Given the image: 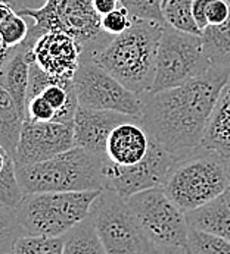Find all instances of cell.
<instances>
[{
    "label": "cell",
    "instance_id": "1",
    "mask_svg": "<svg viewBox=\"0 0 230 254\" xmlns=\"http://www.w3.org/2000/svg\"><path fill=\"white\" fill-rule=\"evenodd\" d=\"M229 79L230 71L211 66L182 85L146 93L140 122L168 153L183 159L201 147L211 110Z\"/></svg>",
    "mask_w": 230,
    "mask_h": 254
},
{
    "label": "cell",
    "instance_id": "2",
    "mask_svg": "<svg viewBox=\"0 0 230 254\" xmlns=\"http://www.w3.org/2000/svg\"><path fill=\"white\" fill-rule=\"evenodd\" d=\"M165 24L134 18L127 31L115 36L104 49L89 56L125 88L143 96L152 88Z\"/></svg>",
    "mask_w": 230,
    "mask_h": 254
},
{
    "label": "cell",
    "instance_id": "3",
    "mask_svg": "<svg viewBox=\"0 0 230 254\" xmlns=\"http://www.w3.org/2000/svg\"><path fill=\"white\" fill-rule=\"evenodd\" d=\"M107 157L73 147L49 160L16 168L24 194L105 190Z\"/></svg>",
    "mask_w": 230,
    "mask_h": 254
},
{
    "label": "cell",
    "instance_id": "4",
    "mask_svg": "<svg viewBox=\"0 0 230 254\" xmlns=\"http://www.w3.org/2000/svg\"><path fill=\"white\" fill-rule=\"evenodd\" d=\"M167 195L186 213L230 188V159L199 147L179 159L162 185Z\"/></svg>",
    "mask_w": 230,
    "mask_h": 254
},
{
    "label": "cell",
    "instance_id": "5",
    "mask_svg": "<svg viewBox=\"0 0 230 254\" xmlns=\"http://www.w3.org/2000/svg\"><path fill=\"white\" fill-rule=\"evenodd\" d=\"M104 190L25 194L15 207L25 235L64 237L86 218Z\"/></svg>",
    "mask_w": 230,
    "mask_h": 254
},
{
    "label": "cell",
    "instance_id": "6",
    "mask_svg": "<svg viewBox=\"0 0 230 254\" xmlns=\"http://www.w3.org/2000/svg\"><path fill=\"white\" fill-rule=\"evenodd\" d=\"M19 13L34 22L30 41L47 31H62L78 43L81 55H93L114 38L102 30V16L95 10L93 0H44L37 9L22 7Z\"/></svg>",
    "mask_w": 230,
    "mask_h": 254
},
{
    "label": "cell",
    "instance_id": "7",
    "mask_svg": "<svg viewBox=\"0 0 230 254\" xmlns=\"http://www.w3.org/2000/svg\"><path fill=\"white\" fill-rule=\"evenodd\" d=\"M127 203L156 252H186L189 234L186 213L162 187L137 192L128 197Z\"/></svg>",
    "mask_w": 230,
    "mask_h": 254
},
{
    "label": "cell",
    "instance_id": "8",
    "mask_svg": "<svg viewBox=\"0 0 230 254\" xmlns=\"http://www.w3.org/2000/svg\"><path fill=\"white\" fill-rule=\"evenodd\" d=\"M90 218L107 254H155L156 249L143 232L127 198L104 190L92 206Z\"/></svg>",
    "mask_w": 230,
    "mask_h": 254
},
{
    "label": "cell",
    "instance_id": "9",
    "mask_svg": "<svg viewBox=\"0 0 230 254\" xmlns=\"http://www.w3.org/2000/svg\"><path fill=\"white\" fill-rule=\"evenodd\" d=\"M210 68L201 36L183 33L165 24L158 47L155 79L149 93L182 85Z\"/></svg>",
    "mask_w": 230,
    "mask_h": 254
},
{
    "label": "cell",
    "instance_id": "10",
    "mask_svg": "<svg viewBox=\"0 0 230 254\" xmlns=\"http://www.w3.org/2000/svg\"><path fill=\"white\" fill-rule=\"evenodd\" d=\"M78 106L98 110H113L140 118L142 96L125 88L111 73L99 66L92 56L81 55L73 78Z\"/></svg>",
    "mask_w": 230,
    "mask_h": 254
},
{
    "label": "cell",
    "instance_id": "11",
    "mask_svg": "<svg viewBox=\"0 0 230 254\" xmlns=\"http://www.w3.org/2000/svg\"><path fill=\"white\" fill-rule=\"evenodd\" d=\"M177 159L152 137L146 157L133 166H116L105 162V190L128 198L137 192L162 187Z\"/></svg>",
    "mask_w": 230,
    "mask_h": 254
},
{
    "label": "cell",
    "instance_id": "12",
    "mask_svg": "<svg viewBox=\"0 0 230 254\" xmlns=\"http://www.w3.org/2000/svg\"><path fill=\"white\" fill-rule=\"evenodd\" d=\"M74 147L73 124L31 122L25 119L15 150L16 168L49 160Z\"/></svg>",
    "mask_w": 230,
    "mask_h": 254
},
{
    "label": "cell",
    "instance_id": "13",
    "mask_svg": "<svg viewBox=\"0 0 230 254\" xmlns=\"http://www.w3.org/2000/svg\"><path fill=\"white\" fill-rule=\"evenodd\" d=\"M30 46L28 58L47 75L73 81L81 59V49L76 40L62 31H47L34 41L25 40Z\"/></svg>",
    "mask_w": 230,
    "mask_h": 254
},
{
    "label": "cell",
    "instance_id": "14",
    "mask_svg": "<svg viewBox=\"0 0 230 254\" xmlns=\"http://www.w3.org/2000/svg\"><path fill=\"white\" fill-rule=\"evenodd\" d=\"M131 118L134 116L113 110L89 109L78 106L73 121L74 147H80L90 153L107 157L105 150L110 134L116 125Z\"/></svg>",
    "mask_w": 230,
    "mask_h": 254
},
{
    "label": "cell",
    "instance_id": "15",
    "mask_svg": "<svg viewBox=\"0 0 230 254\" xmlns=\"http://www.w3.org/2000/svg\"><path fill=\"white\" fill-rule=\"evenodd\" d=\"M152 135L140 122V118H131L116 125L108 137L105 156L116 166H133L142 162L151 147Z\"/></svg>",
    "mask_w": 230,
    "mask_h": 254
},
{
    "label": "cell",
    "instance_id": "16",
    "mask_svg": "<svg viewBox=\"0 0 230 254\" xmlns=\"http://www.w3.org/2000/svg\"><path fill=\"white\" fill-rule=\"evenodd\" d=\"M201 147L230 159V81L222 88L211 110Z\"/></svg>",
    "mask_w": 230,
    "mask_h": 254
},
{
    "label": "cell",
    "instance_id": "17",
    "mask_svg": "<svg viewBox=\"0 0 230 254\" xmlns=\"http://www.w3.org/2000/svg\"><path fill=\"white\" fill-rule=\"evenodd\" d=\"M186 220L192 229L219 235L230 241V188L207 204L186 212Z\"/></svg>",
    "mask_w": 230,
    "mask_h": 254
},
{
    "label": "cell",
    "instance_id": "18",
    "mask_svg": "<svg viewBox=\"0 0 230 254\" xmlns=\"http://www.w3.org/2000/svg\"><path fill=\"white\" fill-rule=\"evenodd\" d=\"M25 43L15 49L12 58L0 71V84L10 94L19 110L25 115L27 96H28V81H30V58ZM27 118V115H25Z\"/></svg>",
    "mask_w": 230,
    "mask_h": 254
},
{
    "label": "cell",
    "instance_id": "19",
    "mask_svg": "<svg viewBox=\"0 0 230 254\" xmlns=\"http://www.w3.org/2000/svg\"><path fill=\"white\" fill-rule=\"evenodd\" d=\"M24 122L25 115L19 110L10 94L0 84V145L9 156H12V159L15 156Z\"/></svg>",
    "mask_w": 230,
    "mask_h": 254
},
{
    "label": "cell",
    "instance_id": "20",
    "mask_svg": "<svg viewBox=\"0 0 230 254\" xmlns=\"http://www.w3.org/2000/svg\"><path fill=\"white\" fill-rule=\"evenodd\" d=\"M201 40L210 66L230 71V16L225 24L207 27Z\"/></svg>",
    "mask_w": 230,
    "mask_h": 254
},
{
    "label": "cell",
    "instance_id": "21",
    "mask_svg": "<svg viewBox=\"0 0 230 254\" xmlns=\"http://www.w3.org/2000/svg\"><path fill=\"white\" fill-rule=\"evenodd\" d=\"M62 254H107L90 215L64 235Z\"/></svg>",
    "mask_w": 230,
    "mask_h": 254
},
{
    "label": "cell",
    "instance_id": "22",
    "mask_svg": "<svg viewBox=\"0 0 230 254\" xmlns=\"http://www.w3.org/2000/svg\"><path fill=\"white\" fill-rule=\"evenodd\" d=\"M193 1L195 0H168L162 9L164 19L168 25L174 27L176 30L201 36V30L196 27L192 16Z\"/></svg>",
    "mask_w": 230,
    "mask_h": 254
},
{
    "label": "cell",
    "instance_id": "23",
    "mask_svg": "<svg viewBox=\"0 0 230 254\" xmlns=\"http://www.w3.org/2000/svg\"><path fill=\"white\" fill-rule=\"evenodd\" d=\"M64 237L21 235L9 254H62Z\"/></svg>",
    "mask_w": 230,
    "mask_h": 254
},
{
    "label": "cell",
    "instance_id": "24",
    "mask_svg": "<svg viewBox=\"0 0 230 254\" xmlns=\"http://www.w3.org/2000/svg\"><path fill=\"white\" fill-rule=\"evenodd\" d=\"M186 254H230V241L219 235L189 228Z\"/></svg>",
    "mask_w": 230,
    "mask_h": 254
},
{
    "label": "cell",
    "instance_id": "25",
    "mask_svg": "<svg viewBox=\"0 0 230 254\" xmlns=\"http://www.w3.org/2000/svg\"><path fill=\"white\" fill-rule=\"evenodd\" d=\"M24 191L16 175V165L12 157L6 160L3 171L0 172V204L9 209H15L24 198Z\"/></svg>",
    "mask_w": 230,
    "mask_h": 254
},
{
    "label": "cell",
    "instance_id": "26",
    "mask_svg": "<svg viewBox=\"0 0 230 254\" xmlns=\"http://www.w3.org/2000/svg\"><path fill=\"white\" fill-rule=\"evenodd\" d=\"M21 235H24V231L18 222L15 209L0 204V254L10 253Z\"/></svg>",
    "mask_w": 230,
    "mask_h": 254
},
{
    "label": "cell",
    "instance_id": "27",
    "mask_svg": "<svg viewBox=\"0 0 230 254\" xmlns=\"http://www.w3.org/2000/svg\"><path fill=\"white\" fill-rule=\"evenodd\" d=\"M28 34H30V28L24 16L19 12H15V15L0 28V41L7 49H16L25 43Z\"/></svg>",
    "mask_w": 230,
    "mask_h": 254
},
{
    "label": "cell",
    "instance_id": "28",
    "mask_svg": "<svg viewBox=\"0 0 230 254\" xmlns=\"http://www.w3.org/2000/svg\"><path fill=\"white\" fill-rule=\"evenodd\" d=\"M121 6H124L133 18L165 24L162 0H121Z\"/></svg>",
    "mask_w": 230,
    "mask_h": 254
},
{
    "label": "cell",
    "instance_id": "29",
    "mask_svg": "<svg viewBox=\"0 0 230 254\" xmlns=\"http://www.w3.org/2000/svg\"><path fill=\"white\" fill-rule=\"evenodd\" d=\"M133 21H134V18L130 15V12L124 6H119L115 10L102 16L101 27L107 34L115 37L127 31L131 27Z\"/></svg>",
    "mask_w": 230,
    "mask_h": 254
},
{
    "label": "cell",
    "instance_id": "30",
    "mask_svg": "<svg viewBox=\"0 0 230 254\" xmlns=\"http://www.w3.org/2000/svg\"><path fill=\"white\" fill-rule=\"evenodd\" d=\"M25 115H27L25 119L31 122H53L56 116V110L41 96H36V97L28 99Z\"/></svg>",
    "mask_w": 230,
    "mask_h": 254
},
{
    "label": "cell",
    "instance_id": "31",
    "mask_svg": "<svg viewBox=\"0 0 230 254\" xmlns=\"http://www.w3.org/2000/svg\"><path fill=\"white\" fill-rule=\"evenodd\" d=\"M230 16V4L226 0H211L207 9V19L210 25L225 24Z\"/></svg>",
    "mask_w": 230,
    "mask_h": 254
},
{
    "label": "cell",
    "instance_id": "32",
    "mask_svg": "<svg viewBox=\"0 0 230 254\" xmlns=\"http://www.w3.org/2000/svg\"><path fill=\"white\" fill-rule=\"evenodd\" d=\"M211 0H195L192 6V16L196 24V27L201 30V33L208 27V19H207V9Z\"/></svg>",
    "mask_w": 230,
    "mask_h": 254
},
{
    "label": "cell",
    "instance_id": "33",
    "mask_svg": "<svg viewBox=\"0 0 230 254\" xmlns=\"http://www.w3.org/2000/svg\"><path fill=\"white\" fill-rule=\"evenodd\" d=\"M119 6H121V0H93V7L101 16L113 12Z\"/></svg>",
    "mask_w": 230,
    "mask_h": 254
},
{
    "label": "cell",
    "instance_id": "34",
    "mask_svg": "<svg viewBox=\"0 0 230 254\" xmlns=\"http://www.w3.org/2000/svg\"><path fill=\"white\" fill-rule=\"evenodd\" d=\"M15 15V10H13V6H9V4H4V3H0V28Z\"/></svg>",
    "mask_w": 230,
    "mask_h": 254
},
{
    "label": "cell",
    "instance_id": "35",
    "mask_svg": "<svg viewBox=\"0 0 230 254\" xmlns=\"http://www.w3.org/2000/svg\"><path fill=\"white\" fill-rule=\"evenodd\" d=\"M15 49H7L1 41H0V71L3 69V66L7 64V61L12 58Z\"/></svg>",
    "mask_w": 230,
    "mask_h": 254
},
{
    "label": "cell",
    "instance_id": "36",
    "mask_svg": "<svg viewBox=\"0 0 230 254\" xmlns=\"http://www.w3.org/2000/svg\"><path fill=\"white\" fill-rule=\"evenodd\" d=\"M9 157H12V156H9V154L6 153V150L0 145V172L3 171V168H4V165H6V160H7Z\"/></svg>",
    "mask_w": 230,
    "mask_h": 254
},
{
    "label": "cell",
    "instance_id": "37",
    "mask_svg": "<svg viewBox=\"0 0 230 254\" xmlns=\"http://www.w3.org/2000/svg\"><path fill=\"white\" fill-rule=\"evenodd\" d=\"M155 254H186V252H156Z\"/></svg>",
    "mask_w": 230,
    "mask_h": 254
},
{
    "label": "cell",
    "instance_id": "38",
    "mask_svg": "<svg viewBox=\"0 0 230 254\" xmlns=\"http://www.w3.org/2000/svg\"><path fill=\"white\" fill-rule=\"evenodd\" d=\"M0 3L9 4V6H15V0H0Z\"/></svg>",
    "mask_w": 230,
    "mask_h": 254
},
{
    "label": "cell",
    "instance_id": "39",
    "mask_svg": "<svg viewBox=\"0 0 230 254\" xmlns=\"http://www.w3.org/2000/svg\"><path fill=\"white\" fill-rule=\"evenodd\" d=\"M167 1H168V0H162V9H164V6L167 4Z\"/></svg>",
    "mask_w": 230,
    "mask_h": 254
},
{
    "label": "cell",
    "instance_id": "40",
    "mask_svg": "<svg viewBox=\"0 0 230 254\" xmlns=\"http://www.w3.org/2000/svg\"><path fill=\"white\" fill-rule=\"evenodd\" d=\"M226 1H228V3H229V4H230V0H226Z\"/></svg>",
    "mask_w": 230,
    "mask_h": 254
},
{
    "label": "cell",
    "instance_id": "41",
    "mask_svg": "<svg viewBox=\"0 0 230 254\" xmlns=\"http://www.w3.org/2000/svg\"><path fill=\"white\" fill-rule=\"evenodd\" d=\"M229 81H230V79H229Z\"/></svg>",
    "mask_w": 230,
    "mask_h": 254
}]
</instances>
